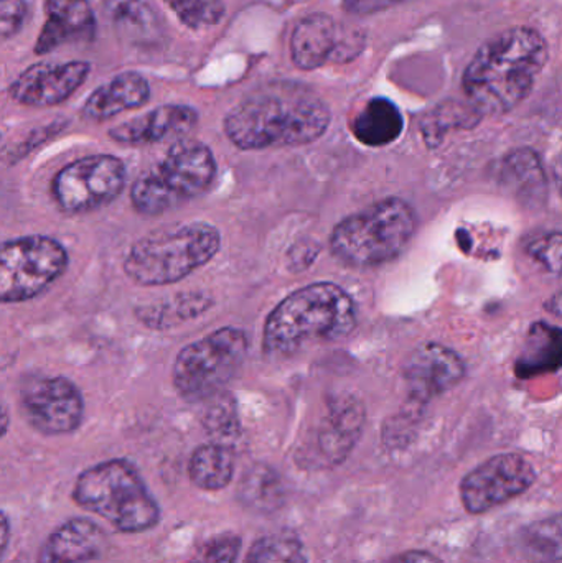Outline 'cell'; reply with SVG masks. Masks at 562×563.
Returning <instances> with one entry per match:
<instances>
[{
	"mask_svg": "<svg viewBox=\"0 0 562 563\" xmlns=\"http://www.w3.org/2000/svg\"><path fill=\"white\" fill-rule=\"evenodd\" d=\"M393 563H444L436 555L428 554V552L412 551L408 554H403L401 558L396 559Z\"/></svg>",
	"mask_w": 562,
	"mask_h": 563,
	"instance_id": "cell-36",
	"label": "cell"
},
{
	"mask_svg": "<svg viewBox=\"0 0 562 563\" xmlns=\"http://www.w3.org/2000/svg\"><path fill=\"white\" fill-rule=\"evenodd\" d=\"M562 356L560 328L538 321L531 327L525 343L524 353L518 357L515 373L520 379L538 376V374L557 373L560 371Z\"/></svg>",
	"mask_w": 562,
	"mask_h": 563,
	"instance_id": "cell-22",
	"label": "cell"
},
{
	"mask_svg": "<svg viewBox=\"0 0 562 563\" xmlns=\"http://www.w3.org/2000/svg\"><path fill=\"white\" fill-rule=\"evenodd\" d=\"M416 227L408 201L386 198L340 221L330 236V251L345 266L372 269L396 260L415 236Z\"/></svg>",
	"mask_w": 562,
	"mask_h": 563,
	"instance_id": "cell-6",
	"label": "cell"
},
{
	"mask_svg": "<svg viewBox=\"0 0 562 563\" xmlns=\"http://www.w3.org/2000/svg\"><path fill=\"white\" fill-rule=\"evenodd\" d=\"M9 413H7L5 407L0 404V439H2L7 430H9Z\"/></svg>",
	"mask_w": 562,
	"mask_h": 563,
	"instance_id": "cell-37",
	"label": "cell"
},
{
	"mask_svg": "<svg viewBox=\"0 0 562 563\" xmlns=\"http://www.w3.org/2000/svg\"><path fill=\"white\" fill-rule=\"evenodd\" d=\"M26 16V0H0V38L15 35Z\"/></svg>",
	"mask_w": 562,
	"mask_h": 563,
	"instance_id": "cell-32",
	"label": "cell"
},
{
	"mask_svg": "<svg viewBox=\"0 0 562 563\" xmlns=\"http://www.w3.org/2000/svg\"><path fill=\"white\" fill-rule=\"evenodd\" d=\"M339 45V33L332 16L312 13L304 16L290 36V58L302 71L320 68L332 59Z\"/></svg>",
	"mask_w": 562,
	"mask_h": 563,
	"instance_id": "cell-20",
	"label": "cell"
},
{
	"mask_svg": "<svg viewBox=\"0 0 562 563\" xmlns=\"http://www.w3.org/2000/svg\"><path fill=\"white\" fill-rule=\"evenodd\" d=\"M151 99L147 79L139 73L128 71L114 76L111 81L99 86L82 106V118L102 122L121 112L141 108Z\"/></svg>",
	"mask_w": 562,
	"mask_h": 563,
	"instance_id": "cell-19",
	"label": "cell"
},
{
	"mask_svg": "<svg viewBox=\"0 0 562 563\" xmlns=\"http://www.w3.org/2000/svg\"><path fill=\"white\" fill-rule=\"evenodd\" d=\"M214 177L217 161L210 147L197 141L175 142L162 164L132 185V207L144 217H158L203 195Z\"/></svg>",
	"mask_w": 562,
	"mask_h": 563,
	"instance_id": "cell-7",
	"label": "cell"
},
{
	"mask_svg": "<svg viewBox=\"0 0 562 563\" xmlns=\"http://www.w3.org/2000/svg\"><path fill=\"white\" fill-rule=\"evenodd\" d=\"M62 243L25 236L0 244V303H20L45 291L68 269Z\"/></svg>",
	"mask_w": 562,
	"mask_h": 563,
	"instance_id": "cell-9",
	"label": "cell"
},
{
	"mask_svg": "<svg viewBox=\"0 0 562 563\" xmlns=\"http://www.w3.org/2000/svg\"><path fill=\"white\" fill-rule=\"evenodd\" d=\"M244 499L254 509H274L280 501V485L271 472H253L244 483Z\"/></svg>",
	"mask_w": 562,
	"mask_h": 563,
	"instance_id": "cell-29",
	"label": "cell"
},
{
	"mask_svg": "<svg viewBox=\"0 0 562 563\" xmlns=\"http://www.w3.org/2000/svg\"><path fill=\"white\" fill-rule=\"evenodd\" d=\"M221 247V234L203 221L154 231L132 244L124 273L141 287L175 284L210 263Z\"/></svg>",
	"mask_w": 562,
	"mask_h": 563,
	"instance_id": "cell-5",
	"label": "cell"
},
{
	"mask_svg": "<svg viewBox=\"0 0 562 563\" xmlns=\"http://www.w3.org/2000/svg\"><path fill=\"white\" fill-rule=\"evenodd\" d=\"M108 548V536L89 518H71L58 526L40 549L36 563H88Z\"/></svg>",
	"mask_w": 562,
	"mask_h": 563,
	"instance_id": "cell-17",
	"label": "cell"
},
{
	"mask_svg": "<svg viewBox=\"0 0 562 563\" xmlns=\"http://www.w3.org/2000/svg\"><path fill=\"white\" fill-rule=\"evenodd\" d=\"M78 508L104 519L121 534H142L161 522L157 499L134 463L108 460L79 473L71 492Z\"/></svg>",
	"mask_w": 562,
	"mask_h": 563,
	"instance_id": "cell-4",
	"label": "cell"
},
{
	"mask_svg": "<svg viewBox=\"0 0 562 563\" xmlns=\"http://www.w3.org/2000/svg\"><path fill=\"white\" fill-rule=\"evenodd\" d=\"M213 298L203 291H187L170 300L155 301L135 308V317L152 330H167L177 323L194 320L210 310Z\"/></svg>",
	"mask_w": 562,
	"mask_h": 563,
	"instance_id": "cell-23",
	"label": "cell"
},
{
	"mask_svg": "<svg viewBox=\"0 0 562 563\" xmlns=\"http://www.w3.org/2000/svg\"><path fill=\"white\" fill-rule=\"evenodd\" d=\"M537 479L533 465L517 453L492 456L461 483V498L472 515H484L521 493Z\"/></svg>",
	"mask_w": 562,
	"mask_h": 563,
	"instance_id": "cell-11",
	"label": "cell"
},
{
	"mask_svg": "<svg viewBox=\"0 0 562 563\" xmlns=\"http://www.w3.org/2000/svg\"><path fill=\"white\" fill-rule=\"evenodd\" d=\"M197 124L198 112L190 106L165 104L115 125L109 137L122 145H151L187 135Z\"/></svg>",
	"mask_w": 562,
	"mask_h": 563,
	"instance_id": "cell-16",
	"label": "cell"
},
{
	"mask_svg": "<svg viewBox=\"0 0 562 563\" xmlns=\"http://www.w3.org/2000/svg\"><path fill=\"white\" fill-rule=\"evenodd\" d=\"M504 170L508 184H517L518 188H524L521 191H528L531 195L537 194L544 181L540 158L530 148H520L507 155L504 161Z\"/></svg>",
	"mask_w": 562,
	"mask_h": 563,
	"instance_id": "cell-27",
	"label": "cell"
},
{
	"mask_svg": "<svg viewBox=\"0 0 562 563\" xmlns=\"http://www.w3.org/2000/svg\"><path fill=\"white\" fill-rule=\"evenodd\" d=\"M241 539L234 534H221L205 542L187 563H236Z\"/></svg>",
	"mask_w": 562,
	"mask_h": 563,
	"instance_id": "cell-30",
	"label": "cell"
},
{
	"mask_svg": "<svg viewBox=\"0 0 562 563\" xmlns=\"http://www.w3.org/2000/svg\"><path fill=\"white\" fill-rule=\"evenodd\" d=\"M405 2L408 0H343V9L353 15H372Z\"/></svg>",
	"mask_w": 562,
	"mask_h": 563,
	"instance_id": "cell-34",
	"label": "cell"
},
{
	"mask_svg": "<svg viewBox=\"0 0 562 563\" xmlns=\"http://www.w3.org/2000/svg\"><path fill=\"white\" fill-rule=\"evenodd\" d=\"M10 536H12V526H10L9 516L0 511V563H2L7 549H9Z\"/></svg>",
	"mask_w": 562,
	"mask_h": 563,
	"instance_id": "cell-35",
	"label": "cell"
},
{
	"mask_svg": "<svg viewBox=\"0 0 562 563\" xmlns=\"http://www.w3.org/2000/svg\"><path fill=\"white\" fill-rule=\"evenodd\" d=\"M234 473L233 450L227 443H207L191 453L188 476L203 492H220L230 485Z\"/></svg>",
	"mask_w": 562,
	"mask_h": 563,
	"instance_id": "cell-24",
	"label": "cell"
},
{
	"mask_svg": "<svg viewBox=\"0 0 562 563\" xmlns=\"http://www.w3.org/2000/svg\"><path fill=\"white\" fill-rule=\"evenodd\" d=\"M247 347L246 333L234 327L220 328L187 344L172 367L175 389L188 402L217 396L243 366Z\"/></svg>",
	"mask_w": 562,
	"mask_h": 563,
	"instance_id": "cell-8",
	"label": "cell"
},
{
	"mask_svg": "<svg viewBox=\"0 0 562 563\" xmlns=\"http://www.w3.org/2000/svg\"><path fill=\"white\" fill-rule=\"evenodd\" d=\"M89 71L88 62L36 63L10 85L9 95L32 108L62 104L86 81Z\"/></svg>",
	"mask_w": 562,
	"mask_h": 563,
	"instance_id": "cell-13",
	"label": "cell"
},
{
	"mask_svg": "<svg viewBox=\"0 0 562 563\" xmlns=\"http://www.w3.org/2000/svg\"><path fill=\"white\" fill-rule=\"evenodd\" d=\"M350 129L360 144L366 147H386L401 137L405 118L395 102L386 98H373L355 115Z\"/></svg>",
	"mask_w": 562,
	"mask_h": 563,
	"instance_id": "cell-21",
	"label": "cell"
},
{
	"mask_svg": "<svg viewBox=\"0 0 562 563\" xmlns=\"http://www.w3.org/2000/svg\"><path fill=\"white\" fill-rule=\"evenodd\" d=\"M23 419L42 435H66L82 422L85 400L73 380L63 376L32 380L20 396Z\"/></svg>",
	"mask_w": 562,
	"mask_h": 563,
	"instance_id": "cell-12",
	"label": "cell"
},
{
	"mask_svg": "<svg viewBox=\"0 0 562 563\" xmlns=\"http://www.w3.org/2000/svg\"><path fill=\"white\" fill-rule=\"evenodd\" d=\"M104 15L122 35L145 40L154 35L155 15L144 0H104Z\"/></svg>",
	"mask_w": 562,
	"mask_h": 563,
	"instance_id": "cell-25",
	"label": "cell"
},
{
	"mask_svg": "<svg viewBox=\"0 0 562 563\" xmlns=\"http://www.w3.org/2000/svg\"><path fill=\"white\" fill-rule=\"evenodd\" d=\"M465 376L462 357L451 347L426 343L405 363V380L415 402L426 404L458 386Z\"/></svg>",
	"mask_w": 562,
	"mask_h": 563,
	"instance_id": "cell-14",
	"label": "cell"
},
{
	"mask_svg": "<svg viewBox=\"0 0 562 563\" xmlns=\"http://www.w3.org/2000/svg\"><path fill=\"white\" fill-rule=\"evenodd\" d=\"M125 165L114 155H89L66 165L53 180L59 210L82 214L114 201L124 190Z\"/></svg>",
	"mask_w": 562,
	"mask_h": 563,
	"instance_id": "cell-10",
	"label": "cell"
},
{
	"mask_svg": "<svg viewBox=\"0 0 562 563\" xmlns=\"http://www.w3.org/2000/svg\"><path fill=\"white\" fill-rule=\"evenodd\" d=\"M530 253L538 257L544 266L551 271H560L561 261V236L560 233L550 234V236L535 240L531 244Z\"/></svg>",
	"mask_w": 562,
	"mask_h": 563,
	"instance_id": "cell-33",
	"label": "cell"
},
{
	"mask_svg": "<svg viewBox=\"0 0 562 563\" xmlns=\"http://www.w3.org/2000/svg\"><path fill=\"white\" fill-rule=\"evenodd\" d=\"M365 409L353 396L329 400L316 432V452L326 465L342 463L362 435Z\"/></svg>",
	"mask_w": 562,
	"mask_h": 563,
	"instance_id": "cell-15",
	"label": "cell"
},
{
	"mask_svg": "<svg viewBox=\"0 0 562 563\" xmlns=\"http://www.w3.org/2000/svg\"><path fill=\"white\" fill-rule=\"evenodd\" d=\"M205 429L217 439H233L238 433V417L234 402L231 399H220V402L211 404L205 412Z\"/></svg>",
	"mask_w": 562,
	"mask_h": 563,
	"instance_id": "cell-31",
	"label": "cell"
},
{
	"mask_svg": "<svg viewBox=\"0 0 562 563\" xmlns=\"http://www.w3.org/2000/svg\"><path fill=\"white\" fill-rule=\"evenodd\" d=\"M558 563V562H557Z\"/></svg>",
	"mask_w": 562,
	"mask_h": 563,
	"instance_id": "cell-38",
	"label": "cell"
},
{
	"mask_svg": "<svg viewBox=\"0 0 562 563\" xmlns=\"http://www.w3.org/2000/svg\"><path fill=\"white\" fill-rule=\"evenodd\" d=\"M356 327V305L333 282H317L293 291L267 317L263 347L271 360L296 356L310 344L332 343Z\"/></svg>",
	"mask_w": 562,
	"mask_h": 563,
	"instance_id": "cell-3",
	"label": "cell"
},
{
	"mask_svg": "<svg viewBox=\"0 0 562 563\" xmlns=\"http://www.w3.org/2000/svg\"><path fill=\"white\" fill-rule=\"evenodd\" d=\"M184 25L191 30L210 29L224 15L223 0H164Z\"/></svg>",
	"mask_w": 562,
	"mask_h": 563,
	"instance_id": "cell-28",
	"label": "cell"
},
{
	"mask_svg": "<svg viewBox=\"0 0 562 563\" xmlns=\"http://www.w3.org/2000/svg\"><path fill=\"white\" fill-rule=\"evenodd\" d=\"M45 25L35 43L36 55L95 38L96 16L88 0H45Z\"/></svg>",
	"mask_w": 562,
	"mask_h": 563,
	"instance_id": "cell-18",
	"label": "cell"
},
{
	"mask_svg": "<svg viewBox=\"0 0 562 563\" xmlns=\"http://www.w3.org/2000/svg\"><path fill=\"white\" fill-rule=\"evenodd\" d=\"M246 563H307L306 549L296 536L279 532L254 542Z\"/></svg>",
	"mask_w": 562,
	"mask_h": 563,
	"instance_id": "cell-26",
	"label": "cell"
},
{
	"mask_svg": "<svg viewBox=\"0 0 562 563\" xmlns=\"http://www.w3.org/2000/svg\"><path fill=\"white\" fill-rule=\"evenodd\" d=\"M548 58L550 48L538 30H505L475 53L465 68L462 88L478 114H507L531 95Z\"/></svg>",
	"mask_w": 562,
	"mask_h": 563,
	"instance_id": "cell-2",
	"label": "cell"
},
{
	"mask_svg": "<svg viewBox=\"0 0 562 563\" xmlns=\"http://www.w3.org/2000/svg\"><path fill=\"white\" fill-rule=\"evenodd\" d=\"M330 119L329 106L312 89L300 82H269L228 112L224 134L241 151L299 147L319 141Z\"/></svg>",
	"mask_w": 562,
	"mask_h": 563,
	"instance_id": "cell-1",
	"label": "cell"
}]
</instances>
